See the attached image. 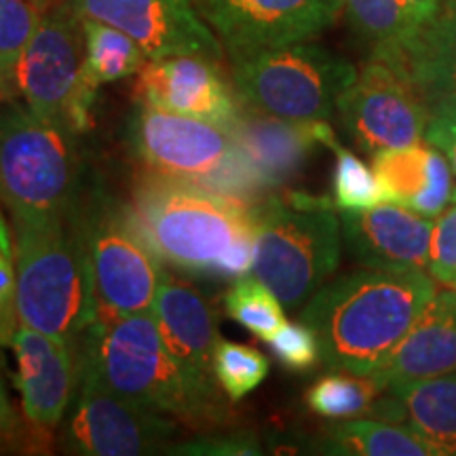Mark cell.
<instances>
[{
    "mask_svg": "<svg viewBox=\"0 0 456 456\" xmlns=\"http://www.w3.org/2000/svg\"><path fill=\"white\" fill-rule=\"evenodd\" d=\"M127 146L148 174L199 186L241 152L226 125L140 104L127 123Z\"/></svg>",
    "mask_w": 456,
    "mask_h": 456,
    "instance_id": "8fae6325",
    "label": "cell"
},
{
    "mask_svg": "<svg viewBox=\"0 0 456 456\" xmlns=\"http://www.w3.org/2000/svg\"><path fill=\"white\" fill-rule=\"evenodd\" d=\"M134 100L140 106L186 114L226 127L241 108L220 61L201 55L146 60L135 77Z\"/></svg>",
    "mask_w": 456,
    "mask_h": 456,
    "instance_id": "9a60e30c",
    "label": "cell"
},
{
    "mask_svg": "<svg viewBox=\"0 0 456 456\" xmlns=\"http://www.w3.org/2000/svg\"><path fill=\"white\" fill-rule=\"evenodd\" d=\"M402 4L419 24H425L427 20H431L442 9L444 0H402Z\"/></svg>",
    "mask_w": 456,
    "mask_h": 456,
    "instance_id": "74e56055",
    "label": "cell"
},
{
    "mask_svg": "<svg viewBox=\"0 0 456 456\" xmlns=\"http://www.w3.org/2000/svg\"><path fill=\"white\" fill-rule=\"evenodd\" d=\"M450 372H456V289L442 285L372 379L385 391Z\"/></svg>",
    "mask_w": 456,
    "mask_h": 456,
    "instance_id": "ffe728a7",
    "label": "cell"
},
{
    "mask_svg": "<svg viewBox=\"0 0 456 456\" xmlns=\"http://www.w3.org/2000/svg\"><path fill=\"white\" fill-rule=\"evenodd\" d=\"M372 169L385 203L402 205L425 218H437L454 199L452 165L427 142L374 152Z\"/></svg>",
    "mask_w": 456,
    "mask_h": 456,
    "instance_id": "44dd1931",
    "label": "cell"
},
{
    "mask_svg": "<svg viewBox=\"0 0 456 456\" xmlns=\"http://www.w3.org/2000/svg\"><path fill=\"white\" fill-rule=\"evenodd\" d=\"M437 292L429 271L362 269L336 277L302 306L330 370L374 376Z\"/></svg>",
    "mask_w": 456,
    "mask_h": 456,
    "instance_id": "3957f363",
    "label": "cell"
},
{
    "mask_svg": "<svg viewBox=\"0 0 456 456\" xmlns=\"http://www.w3.org/2000/svg\"><path fill=\"white\" fill-rule=\"evenodd\" d=\"M15 433H20V419H17L13 403L9 399L3 379V368H0V437H11Z\"/></svg>",
    "mask_w": 456,
    "mask_h": 456,
    "instance_id": "8d00e7d4",
    "label": "cell"
},
{
    "mask_svg": "<svg viewBox=\"0 0 456 456\" xmlns=\"http://www.w3.org/2000/svg\"><path fill=\"white\" fill-rule=\"evenodd\" d=\"M77 138L17 100L0 102V201L11 222L43 224L78 212L89 186Z\"/></svg>",
    "mask_w": 456,
    "mask_h": 456,
    "instance_id": "5b68a950",
    "label": "cell"
},
{
    "mask_svg": "<svg viewBox=\"0 0 456 456\" xmlns=\"http://www.w3.org/2000/svg\"><path fill=\"white\" fill-rule=\"evenodd\" d=\"M78 218L102 322L151 311L165 265L142 237L131 205L89 188Z\"/></svg>",
    "mask_w": 456,
    "mask_h": 456,
    "instance_id": "ba28073f",
    "label": "cell"
},
{
    "mask_svg": "<svg viewBox=\"0 0 456 456\" xmlns=\"http://www.w3.org/2000/svg\"><path fill=\"white\" fill-rule=\"evenodd\" d=\"M342 125L366 152L423 142L429 104L414 83L385 60L368 57L336 102Z\"/></svg>",
    "mask_w": 456,
    "mask_h": 456,
    "instance_id": "7c38bea8",
    "label": "cell"
},
{
    "mask_svg": "<svg viewBox=\"0 0 456 456\" xmlns=\"http://www.w3.org/2000/svg\"><path fill=\"white\" fill-rule=\"evenodd\" d=\"M423 142L437 148L448 159L456 178V100H440L429 104V121H427Z\"/></svg>",
    "mask_w": 456,
    "mask_h": 456,
    "instance_id": "d590c367",
    "label": "cell"
},
{
    "mask_svg": "<svg viewBox=\"0 0 456 456\" xmlns=\"http://www.w3.org/2000/svg\"><path fill=\"white\" fill-rule=\"evenodd\" d=\"M336 155L332 178V201L338 212H363L385 203L383 188L374 169L359 159L355 152L342 148L338 142L332 146Z\"/></svg>",
    "mask_w": 456,
    "mask_h": 456,
    "instance_id": "4dcf8cb0",
    "label": "cell"
},
{
    "mask_svg": "<svg viewBox=\"0 0 456 456\" xmlns=\"http://www.w3.org/2000/svg\"><path fill=\"white\" fill-rule=\"evenodd\" d=\"M224 311L239 326L249 330L260 340L269 342L285 323V306L266 283H262L254 273L232 281L224 296Z\"/></svg>",
    "mask_w": 456,
    "mask_h": 456,
    "instance_id": "83f0119b",
    "label": "cell"
},
{
    "mask_svg": "<svg viewBox=\"0 0 456 456\" xmlns=\"http://www.w3.org/2000/svg\"><path fill=\"white\" fill-rule=\"evenodd\" d=\"M342 241L362 266L380 271H427L433 220L380 203L363 212H340Z\"/></svg>",
    "mask_w": 456,
    "mask_h": 456,
    "instance_id": "ac0fdd59",
    "label": "cell"
},
{
    "mask_svg": "<svg viewBox=\"0 0 456 456\" xmlns=\"http://www.w3.org/2000/svg\"><path fill=\"white\" fill-rule=\"evenodd\" d=\"M83 20V17H81ZM85 32V68L83 77L91 87L123 81L138 74L146 55L134 38L118 28L98 20H83Z\"/></svg>",
    "mask_w": 456,
    "mask_h": 456,
    "instance_id": "d4e9b609",
    "label": "cell"
},
{
    "mask_svg": "<svg viewBox=\"0 0 456 456\" xmlns=\"http://www.w3.org/2000/svg\"><path fill=\"white\" fill-rule=\"evenodd\" d=\"M214 376L232 402H241L265 383L271 362L265 353L249 345L220 340L214 351Z\"/></svg>",
    "mask_w": 456,
    "mask_h": 456,
    "instance_id": "f546056e",
    "label": "cell"
},
{
    "mask_svg": "<svg viewBox=\"0 0 456 456\" xmlns=\"http://www.w3.org/2000/svg\"><path fill=\"white\" fill-rule=\"evenodd\" d=\"M131 212L148 248L180 275L237 281L254 271V205L144 171Z\"/></svg>",
    "mask_w": 456,
    "mask_h": 456,
    "instance_id": "7a4b0ae2",
    "label": "cell"
},
{
    "mask_svg": "<svg viewBox=\"0 0 456 456\" xmlns=\"http://www.w3.org/2000/svg\"><path fill=\"white\" fill-rule=\"evenodd\" d=\"M15 387L24 416L37 433L51 436L66 419L78 389V362L66 340L20 323L13 338Z\"/></svg>",
    "mask_w": 456,
    "mask_h": 456,
    "instance_id": "2e32d148",
    "label": "cell"
},
{
    "mask_svg": "<svg viewBox=\"0 0 456 456\" xmlns=\"http://www.w3.org/2000/svg\"><path fill=\"white\" fill-rule=\"evenodd\" d=\"M41 17L32 0H0V102L20 95L17 68Z\"/></svg>",
    "mask_w": 456,
    "mask_h": 456,
    "instance_id": "f1b7e54d",
    "label": "cell"
},
{
    "mask_svg": "<svg viewBox=\"0 0 456 456\" xmlns=\"http://www.w3.org/2000/svg\"><path fill=\"white\" fill-rule=\"evenodd\" d=\"M60 3H61V0H32V4H34V7H37L38 11H41L43 15L47 13L49 9L57 7V4H60Z\"/></svg>",
    "mask_w": 456,
    "mask_h": 456,
    "instance_id": "f35d334b",
    "label": "cell"
},
{
    "mask_svg": "<svg viewBox=\"0 0 456 456\" xmlns=\"http://www.w3.org/2000/svg\"><path fill=\"white\" fill-rule=\"evenodd\" d=\"M380 395H383V389L372 376L332 370V374L322 376L309 387L305 402L313 414L345 420L370 416V410Z\"/></svg>",
    "mask_w": 456,
    "mask_h": 456,
    "instance_id": "4316f807",
    "label": "cell"
},
{
    "mask_svg": "<svg viewBox=\"0 0 456 456\" xmlns=\"http://www.w3.org/2000/svg\"><path fill=\"white\" fill-rule=\"evenodd\" d=\"M402 403L406 423L442 456H456V372L389 387Z\"/></svg>",
    "mask_w": 456,
    "mask_h": 456,
    "instance_id": "cb8c5ba5",
    "label": "cell"
},
{
    "mask_svg": "<svg viewBox=\"0 0 456 456\" xmlns=\"http://www.w3.org/2000/svg\"><path fill=\"white\" fill-rule=\"evenodd\" d=\"M0 222H4V218H3V214H0Z\"/></svg>",
    "mask_w": 456,
    "mask_h": 456,
    "instance_id": "ab89813d",
    "label": "cell"
},
{
    "mask_svg": "<svg viewBox=\"0 0 456 456\" xmlns=\"http://www.w3.org/2000/svg\"><path fill=\"white\" fill-rule=\"evenodd\" d=\"M427 271L437 285L456 289V197L437 218H433Z\"/></svg>",
    "mask_w": 456,
    "mask_h": 456,
    "instance_id": "d6a6232c",
    "label": "cell"
},
{
    "mask_svg": "<svg viewBox=\"0 0 456 456\" xmlns=\"http://www.w3.org/2000/svg\"><path fill=\"white\" fill-rule=\"evenodd\" d=\"M269 346L279 363L292 372H306L322 362L317 336L305 322L285 323L269 340Z\"/></svg>",
    "mask_w": 456,
    "mask_h": 456,
    "instance_id": "836d02e7",
    "label": "cell"
},
{
    "mask_svg": "<svg viewBox=\"0 0 456 456\" xmlns=\"http://www.w3.org/2000/svg\"><path fill=\"white\" fill-rule=\"evenodd\" d=\"M228 129L269 195L300 174L317 144L332 148L338 142L328 121H289L245 106Z\"/></svg>",
    "mask_w": 456,
    "mask_h": 456,
    "instance_id": "e0dca14e",
    "label": "cell"
},
{
    "mask_svg": "<svg viewBox=\"0 0 456 456\" xmlns=\"http://www.w3.org/2000/svg\"><path fill=\"white\" fill-rule=\"evenodd\" d=\"M17 328H20V311H17L13 241L0 239V346L13 345Z\"/></svg>",
    "mask_w": 456,
    "mask_h": 456,
    "instance_id": "e575fe53",
    "label": "cell"
},
{
    "mask_svg": "<svg viewBox=\"0 0 456 456\" xmlns=\"http://www.w3.org/2000/svg\"><path fill=\"white\" fill-rule=\"evenodd\" d=\"M346 20L370 57H387L408 43L420 24L402 0H345Z\"/></svg>",
    "mask_w": 456,
    "mask_h": 456,
    "instance_id": "484cf974",
    "label": "cell"
},
{
    "mask_svg": "<svg viewBox=\"0 0 456 456\" xmlns=\"http://www.w3.org/2000/svg\"><path fill=\"white\" fill-rule=\"evenodd\" d=\"M231 61L313 41L338 20L345 0H195Z\"/></svg>",
    "mask_w": 456,
    "mask_h": 456,
    "instance_id": "4fadbf2b",
    "label": "cell"
},
{
    "mask_svg": "<svg viewBox=\"0 0 456 456\" xmlns=\"http://www.w3.org/2000/svg\"><path fill=\"white\" fill-rule=\"evenodd\" d=\"M11 231L20 323L74 346L100 319L78 212L43 224L11 222Z\"/></svg>",
    "mask_w": 456,
    "mask_h": 456,
    "instance_id": "277c9868",
    "label": "cell"
},
{
    "mask_svg": "<svg viewBox=\"0 0 456 456\" xmlns=\"http://www.w3.org/2000/svg\"><path fill=\"white\" fill-rule=\"evenodd\" d=\"M151 311L169 351L192 372L216 379L212 362L222 338L218 311L209 296L165 266Z\"/></svg>",
    "mask_w": 456,
    "mask_h": 456,
    "instance_id": "d6986e66",
    "label": "cell"
},
{
    "mask_svg": "<svg viewBox=\"0 0 456 456\" xmlns=\"http://www.w3.org/2000/svg\"><path fill=\"white\" fill-rule=\"evenodd\" d=\"M83 20L66 0L41 17L17 68V89L34 117L85 134L98 89L83 77Z\"/></svg>",
    "mask_w": 456,
    "mask_h": 456,
    "instance_id": "9c48e42d",
    "label": "cell"
},
{
    "mask_svg": "<svg viewBox=\"0 0 456 456\" xmlns=\"http://www.w3.org/2000/svg\"><path fill=\"white\" fill-rule=\"evenodd\" d=\"M72 349L78 372L174 416L188 429L203 433L237 423L235 402L218 380L192 372L169 351L152 311L98 319Z\"/></svg>",
    "mask_w": 456,
    "mask_h": 456,
    "instance_id": "6da1fadb",
    "label": "cell"
},
{
    "mask_svg": "<svg viewBox=\"0 0 456 456\" xmlns=\"http://www.w3.org/2000/svg\"><path fill=\"white\" fill-rule=\"evenodd\" d=\"M180 420L106 389L78 372V389L61 420L60 450L74 456H142L165 452Z\"/></svg>",
    "mask_w": 456,
    "mask_h": 456,
    "instance_id": "30bf717a",
    "label": "cell"
},
{
    "mask_svg": "<svg viewBox=\"0 0 456 456\" xmlns=\"http://www.w3.org/2000/svg\"><path fill=\"white\" fill-rule=\"evenodd\" d=\"M313 452L334 456H442L410 425L380 419H345L323 427Z\"/></svg>",
    "mask_w": 456,
    "mask_h": 456,
    "instance_id": "603a6c76",
    "label": "cell"
},
{
    "mask_svg": "<svg viewBox=\"0 0 456 456\" xmlns=\"http://www.w3.org/2000/svg\"><path fill=\"white\" fill-rule=\"evenodd\" d=\"M83 20H98L134 38L146 60L201 55L222 61L224 47L192 0H66Z\"/></svg>",
    "mask_w": 456,
    "mask_h": 456,
    "instance_id": "5bb4252c",
    "label": "cell"
},
{
    "mask_svg": "<svg viewBox=\"0 0 456 456\" xmlns=\"http://www.w3.org/2000/svg\"><path fill=\"white\" fill-rule=\"evenodd\" d=\"M254 218L252 273L285 309H300L338 269L342 224L334 201L309 192H273L254 203Z\"/></svg>",
    "mask_w": 456,
    "mask_h": 456,
    "instance_id": "8992f818",
    "label": "cell"
},
{
    "mask_svg": "<svg viewBox=\"0 0 456 456\" xmlns=\"http://www.w3.org/2000/svg\"><path fill=\"white\" fill-rule=\"evenodd\" d=\"M262 452L265 450L254 431L235 427L203 431L199 437L169 444L165 448V454L182 456H260Z\"/></svg>",
    "mask_w": 456,
    "mask_h": 456,
    "instance_id": "1f68e13d",
    "label": "cell"
},
{
    "mask_svg": "<svg viewBox=\"0 0 456 456\" xmlns=\"http://www.w3.org/2000/svg\"><path fill=\"white\" fill-rule=\"evenodd\" d=\"M357 66L323 45L300 41L232 61L239 104L289 121H328Z\"/></svg>",
    "mask_w": 456,
    "mask_h": 456,
    "instance_id": "52a82bcc",
    "label": "cell"
},
{
    "mask_svg": "<svg viewBox=\"0 0 456 456\" xmlns=\"http://www.w3.org/2000/svg\"><path fill=\"white\" fill-rule=\"evenodd\" d=\"M376 60L397 66L427 104L456 100V0H444L442 9L416 28L402 49Z\"/></svg>",
    "mask_w": 456,
    "mask_h": 456,
    "instance_id": "7402d4cb",
    "label": "cell"
}]
</instances>
